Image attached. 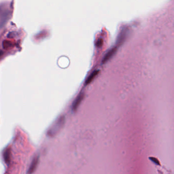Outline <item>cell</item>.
Here are the masks:
<instances>
[{"mask_svg":"<svg viewBox=\"0 0 174 174\" xmlns=\"http://www.w3.org/2000/svg\"><path fill=\"white\" fill-rule=\"evenodd\" d=\"M39 162V157H35L34 158L32 162L31 163L29 169V174H31L35 171L36 169L37 168V165Z\"/></svg>","mask_w":174,"mask_h":174,"instance_id":"6da1fadb","label":"cell"},{"mask_svg":"<svg viewBox=\"0 0 174 174\" xmlns=\"http://www.w3.org/2000/svg\"><path fill=\"white\" fill-rule=\"evenodd\" d=\"M83 97H84V94L83 93L80 94L77 97H76L75 100L74 101V102L73 103L72 105V110L75 111L76 109H77L79 105L80 104L81 101L83 99Z\"/></svg>","mask_w":174,"mask_h":174,"instance_id":"7a4b0ae2","label":"cell"},{"mask_svg":"<svg viewBox=\"0 0 174 174\" xmlns=\"http://www.w3.org/2000/svg\"><path fill=\"white\" fill-rule=\"evenodd\" d=\"M116 49V48H113L111 49V50L107 52V54L105 55V56L103 57V58L102 59V62L105 63V62H107L115 52Z\"/></svg>","mask_w":174,"mask_h":174,"instance_id":"3957f363","label":"cell"},{"mask_svg":"<svg viewBox=\"0 0 174 174\" xmlns=\"http://www.w3.org/2000/svg\"><path fill=\"white\" fill-rule=\"evenodd\" d=\"M98 72H99V70H95V71H94L93 72H92L91 74H90L89 76H88V77L87 78L86 80V84H88L90 82H91V81L94 78V77L96 76V75H97Z\"/></svg>","mask_w":174,"mask_h":174,"instance_id":"277c9868","label":"cell"},{"mask_svg":"<svg viewBox=\"0 0 174 174\" xmlns=\"http://www.w3.org/2000/svg\"><path fill=\"white\" fill-rule=\"evenodd\" d=\"M4 159L7 164H8L10 162V151L9 149H7L4 153Z\"/></svg>","mask_w":174,"mask_h":174,"instance_id":"5b68a950","label":"cell"},{"mask_svg":"<svg viewBox=\"0 0 174 174\" xmlns=\"http://www.w3.org/2000/svg\"><path fill=\"white\" fill-rule=\"evenodd\" d=\"M102 44H103V40L100 38V39H98L96 42V46L100 47V46H102Z\"/></svg>","mask_w":174,"mask_h":174,"instance_id":"8992f818","label":"cell"}]
</instances>
